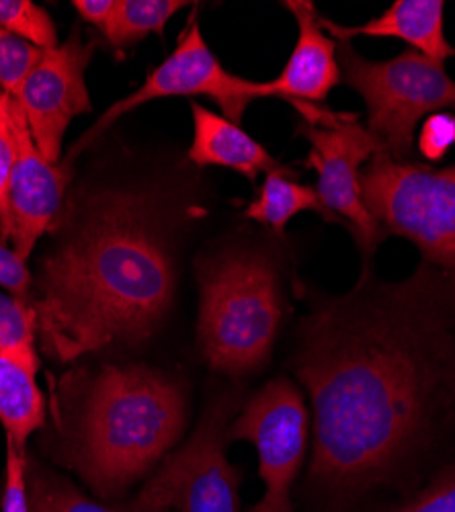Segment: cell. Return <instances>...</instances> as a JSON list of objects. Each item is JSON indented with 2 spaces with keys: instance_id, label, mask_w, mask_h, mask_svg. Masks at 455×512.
<instances>
[{
  "instance_id": "cell-8",
  "label": "cell",
  "mask_w": 455,
  "mask_h": 512,
  "mask_svg": "<svg viewBox=\"0 0 455 512\" xmlns=\"http://www.w3.org/2000/svg\"><path fill=\"white\" fill-rule=\"evenodd\" d=\"M310 144L306 160L318 175V197L322 205L349 222L365 256L374 252L384 238L380 224L371 216L361 193V166L382 148L367 127L353 115H337L324 109L298 130Z\"/></svg>"
},
{
  "instance_id": "cell-25",
  "label": "cell",
  "mask_w": 455,
  "mask_h": 512,
  "mask_svg": "<svg viewBox=\"0 0 455 512\" xmlns=\"http://www.w3.org/2000/svg\"><path fill=\"white\" fill-rule=\"evenodd\" d=\"M417 146L421 156L431 162H439L455 146V115L449 111H439L425 117Z\"/></svg>"
},
{
  "instance_id": "cell-20",
  "label": "cell",
  "mask_w": 455,
  "mask_h": 512,
  "mask_svg": "<svg viewBox=\"0 0 455 512\" xmlns=\"http://www.w3.org/2000/svg\"><path fill=\"white\" fill-rule=\"evenodd\" d=\"M365 512H455V459L425 482L394 498L371 500Z\"/></svg>"
},
{
  "instance_id": "cell-2",
  "label": "cell",
  "mask_w": 455,
  "mask_h": 512,
  "mask_svg": "<svg viewBox=\"0 0 455 512\" xmlns=\"http://www.w3.org/2000/svg\"><path fill=\"white\" fill-rule=\"evenodd\" d=\"M33 304L46 347L60 361L111 343H144L175 291V267L150 201L117 193L41 263Z\"/></svg>"
},
{
  "instance_id": "cell-3",
  "label": "cell",
  "mask_w": 455,
  "mask_h": 512,
  "mask_svg": "<svg viewBox=\"0 0 455 512\" xmlns=\"http://www.w3.org/2000/svg\"><path fill=\"white\" fill-rule=\"evenodd\" d=\"M185 398L173 379L146 367H107L80 426L78 472L101 496L140 480L179 441Z\"/></svg>"
},
{
  "instance_id": "cell-28",
  "label": "cell",
  "mask_w": 455,
  "mask_h": 512,
  "mask_svg": "<svg viewBox=\"0 0 455 512\" xmlns=\"http://www.w3.org/2000/svg\"><path fill=\"white\" fill-rule=\"evenodd\" d=\"M72 7L78 11L82 19L97 25L103 31L113 13L115 0H74Z\"/></svg>"
},
{
  "instance_id": "cell-10",
  "label": "cell",
  "mask_w": 455,
  "mask_h": 512,
  "mask_svg": "<svg viewBox=\"0 0 455 512\" xmlns=\"http://www.w3.org/2000/svg\"><path fill=\"white\" fill-rule=\"evenodd\" d=\"M230 414L232 402L210 406L197 433L162 463L140 498L177 512H240V472L224 451Z\"/></svg>"
},
{
  "instance_id": "cell-29",
  "label": "cell",
  "mask_w": 455,
  "mask_h": 512,
  "mask_svg": "<svg viewBox=\"0 0 455 512\" xmlns=\"http://www.w3.org/2000/svg\"><path fill=\"white\" fill-rule=\"evenodd\" d=\"M451 396H453V402H455V363H453V369H451Z\"/></svg>"
},
{
  "instance_id": "cell-5",
  "label": "cell",
  "mask_w": 455,
  "mask_h": 512,
  "mask_svg": "<svg viewBox=\"0 0 455 512\" xmlns=\"http://www.w3.org/2000/svg\"><path fill=\"white\" fill-rule=\"evenodd\" d=\"M361 193L384 234L408 238L425 263L455 279V166L437 170L380 150L361 173Z\"/></svg>"
},
{
  "instance_id": "cell-14",
  "label": "cell",
  "mask_w": 455,
  "mask_h": 512,
  "mask_svg": "<svg viewBox=\"0 0 455 512\" xmlns=\"http://www.w3.org/2000/svg\"><path fill=\"white\" fill-rule=\"evenodd\" d=\"M443 15L445 3L441 0H396L380 17L363 23L361 27H343L324 17L322 27L330 37L345 41V44H351V39L359 35L402 39L415 48V52L431 60L445 62L455 56V48L449 46L445 37Z\"/></svg>"
},
{
  "instance_id": "cell-22",
  "label": "cell",
  "mask_w": 455,
  "mask_h": 512,
  "mask_svg": "<svg viewBox=\"0 0 455 512\" xmlns=\"http://www.w3.org/2000/svg\"><path fill=\"white\" fill-rule=\"evenodd\" d=\"M35 332V308L27 300L0 289V353L37 355Z\"/></svg>"
},
{
  "instance_id": "cell-13",
  "label": "cell",
  "mask_w": 455,
  "mask_h": 512,
  "mask_svg": "<svg viewBox=\"0 0 455 512\" xmlns=\"http://www.w3.org/2000/svg\"><path fill=\"white\" fill-rule=\"evenodd\" d=\"M283 7L298 21V41L275 80L255 82V97H281L296 105H318L341 82L335 39L308 0H287Z\"/></svg>"
},
{
  "instance_id": "cell-9",
  "label": "cell",
  "mask_w": 455,
  "mask_h": 512,
  "mask_svg": "<svg viewBox=\"0 0 455 512\" xmlns=\"http://www.w3.org/2000/svg\"><path fill=\"white\" fill-rule=\"evenodd\" d=\"M167 97H208L224 111V117L240 123L246 107L255 101V82L234 76L222 68L218 58L205 44L195 15L189 19L187 29L181 33L173 54L164 60L130 97L113 103L101 119L82 136L70 150V160L78 152L93 144L107 127H111L121 115H126L140 105L154 99ZM68 160V162H70Z\"/></svg>"
},
{
  "instance_id": "cell-24",
  "label": "cell",
  "mask_w": 455,
  "mask_h": 512,
  "mask_svg": "<svg viewBox=\"0 0 455 512\" xmlns=\"http://www.w3.org/2000/svg\"><path fill=\"white\" fill-rule=\"evenodd\" d=\"M7 99L0 91V240L11 238V181L17 160L15 140L7 117Z\"/></svg>"
},
{
  "instance_id": "cell-26",
  "label": "cell",
  "mask_w": 455,
  "mask_h": 512,
  "mask_svg": "<svg viewBox=\"0 0 455 512\" xmlns=\"http://www.w3.org/2000/svg\"><path fill=\"white\" fill-rule=\"evenodd\" d=\"M3 512H31L27 488V457L7 443V472L3 490Z\"/></svg>"
},
{
  "instance_id": "cell-15",
  "label": "cell",
  "mask_w": 455,
  "mask_h": 512,
  "mask_svg": "<svg viewBox=\"0 0 455 512\" xmlns=\"http://www.w3.org/2000/svg\"><path fill=\"white\" fill-rule=\"evenodd\" d=\"M193 142L189 160L197 166H222L255 181L261 173H277L283 166L238 123L191 103Z\"/></svg>"
},
{
  "instance_id": "cell-18",
  "label": "cell",
  "mask_w": 455,
  "mask_h": 512,
  "mask_svg": "<svg viewBox=\"0 0 455 512\" xmlns=\"http://www.w3.org/2000/svg\"><path fill=\"white\" fill-rule=\"evenodd\" d=\"M187 5L181 0H115L103 33L113 48L126 50L150 33L162 35L171 17Z\"/></svg>"
},
{
  "instance_id": "cell-16",
  "label": "cell",
  "mask_w": 455,
  "mask_h": 512,
  "mask_svg": "<svg viewBox=\"0 0 455 512\" xmlns=\"http://www.w3.org/2000/svg\"><path fill=\"white\" fill-rule=\"evenodd\" d=\"M37 369V355L0 353V424L7 433V443L21 453H25L29 437L46 420Z\"/></svg>"
},
{
  "instance_id": "cell-4",
  "label": "cell",
  "mask_w": 455,
  "mask_h": 512,
  "mask_svg": "<svg viewBox=\"0 0 455 512\" xmlns=\"http://www.w3.org/2000/svg\"><path fill=\"white\" fill-rule=\"evenodd\" d=\"M197 334L205 361L226 375L261 369L281 324L275 267L259 254L232 252L199 269Z\"/></svg>"
},
{
  "instance_id": "cell-17",
  "label": "cell",
  "mask_w": 455,
  "mask_h": 512,
  "mask_svg": "<svg viewBox=\"0 0 455 512\" xmlns=\"http://www.w3.org/2000/svg\"><path fill=\"white\" fill-rule=\"evenodd\" d=\"M300 211H316L326 220H337L330 213L318 193L306 185H300L292 179V173L287 168L277 170V173H269L259 197L246 207V218H251L259 224H265L273 228L277 234H283V228Z\"/></svg>"
},
{
  "instance_id": "cell-11",
  "label": "cell",
  "mask_w": 455,
  "mask_h": 512,
  "mask_svg": "<svg viewBox=\"0 0 455 512\" xmlns=\"http://www.w3.org/2000/svg\"><path fill=\"white\" fill-rule=\"evenodd\" d=\"M93 50L95 44H85L72 33L66 44L44 50L13 97L25 113L35 146L54 164L60 162L70 121L91 111L85 72Z\"/></svg>"
},
{
  "instance_id": "cell-6",
  "label": "cell",
  "mask_w": 455,
  "mask_h": 512,
  "mask_svg": "<svg viewBox=\"0 0 455 512\" xmlns=\"http://www.w3.org/2000/svg\"><path fill=\"white\" fill-rule=\"evenodd\" d=\"M341 44V74L367 107V130L382 152L406 160L423 117L455 109V80L445 62L406 50L386 62H371L351 44Z\"/></svg>"
},
{
  "instance_id": "cell-7",
  "label": "cell",
  "mask_w": 455,
  "mask_h": 512,
  "mask_svg": "<svg viewBox=\"0 0 455 512\" xmlns=\"http://www.w3.org/2000/svg\"><path fill=\"white\" fill-rule=\"evenodd\" d=\"M310 435L302 392L283 377L259 390L228 431L232 441L253 443L259 455L263 498L248 512H294L292 486L300 474Z\"/></svg>"
},
{
  "instance_id": "cell-21",
  "label": "cell",
  "mask_w": 455,
  "mask_h": 512,
  "mask_svg": "<svg viewBox=\"0 0 455 512\" xmlns=\"http://www.w3.org/2000/svg\"><path fill=\"white\" fill-rule=\"evenodd\" d=\"M0 29L39 50L60 46L56 25L48 11L29 0H0Z\"/></svg>"
},
{
  "instance_id": "cell-1",
  "label": "cell",
  "mask_w": 455,
  "mask_h": 512,
  "mask_svg": "<svg viewBox=\"0 0 455 512\" xmlns=\"http://www.w3.org/2000/svg\"><path fill=\"white\" fill-rule=\"evenodd\" d=\"M294 371L314 408L308 486L322 512H355L417 486L455 406V279L423 263L400 283L363 271L310 314Z\"/></svg>"
},
{
  "instance_id": "cell-12",
  "label": "cell",
  "mask_w": 455,
  "mask_h": 512,
  "mask_svg": "<svg viewBox=\"0 0 455 512\" xmlns=\"http://www.w3.org/2000/svg\"><path fill=\"white\" fill-rule=\"evenodd\" d=\"M7 117L15 140L17 160L11 181V242L13 250L27 259L37 240L58 216L70 181V162L54 164L35 146L21 105L9 97Z\"/></svg>"
},
{
  "instance_id": "cell-19",
  "label": "cell",
  "mask_w": 455,
  "mask_h": 512,
  "mask_svg": "<svg viewBox=\"0 0 455 512\" xmlns=\"http://www.w3.org/2000/svg\"><path fill=\"white\" fill-rule=\"evenodd\" d=\"M29 478L31 512H173L167 506L152 504L140 496L126 506H107L85 496L72 484L52 474H44L41 469H35L33 474L29 469Z\"/></svg>"
},
{
  "instance_id": "cell-23",
  "label": "cell",
  "mask_w": 455,
  "mask_h": 512,
  "mask_svg": "<svg viewBox=\"0 0 455 512\" xmlns=\"http://www.w3.org/2000/svg\"><path fill=\"white\" fill-rule=\"evenodd\" d=\"M44 50L0 29V91L15 97L31 68L39 62Z\"/></svg>"
},
{
  "instance_id": "cell-27",
  "label": "cell",
  "mask_w": 455,
  "mask_h": 512,
  "mask_svg": "<svg viewBox=\"0 0 455 512\" xmlns=\"http://www.w3.org/2000/svg\"><path fill=\"white\" fill-rule=\"evenodd\" d=\"M29 285L31 275L25 259H21L13 248H7L5 242L0 240V289L21 297V300H27Z\"/></svg>"
}]
</instances>
